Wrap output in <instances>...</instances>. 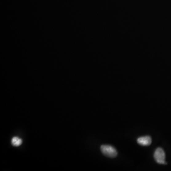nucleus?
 Returning <instances> with one entry per match:
<instances>
[{"label": "nucleus", "mask_w": 171, "mask_h": 171, "mask_svg": "<svg viewBox=\"0 0 171 171\" xmlns=\"http://www.w3.org/2000/svg\"><path fill=\"white\" fill-rule=\"evenodd\" d=\"M101 151L105 156L110 158H114L117 157V152L115 147L109 145H101Z\"/></svg>", "instance_id": "nucleus-1"}, {"label": "nucleus", "mask_w": 171, "mask_h": 171, "mask_svg": "<svg viewBox=\"0 0 171 171\" xmlns=\"http://www.w3.org/2000/svg\"><path fill=\"white\" fill-rule=\"evenodd\" d=\"M154 159L157 163L159 164H166L165 159V154L164 150L161 147H158L156 149L154 153Z\"/></svg>", "instance_id": "nucleus-2"}, {"label": "nucleus", "mask_w": 171, "mask_h": 171, "mask_svg": "<svg viewBox=\"0 0 171 171\" xmlns=\"http://www.w3.org/2000/svg\"><path fill=\"white\" fill-rule=\"evenodd\" d=\"M137 142L140 145L143 146H148L150 145L152 143V139L150 136H145L140 137L137 140Z\"/></svg>", "instance_id": "nucleus-3"}, {"label": "nucleus", "mask_w": 171, "mask_h": 171, "mask_svg": "<svg viewBox=\"0 0 171 171\" xmlns=\"http://www.w3.org/2000/svg\"><path fill=\"white\" fill-rule=\"evenodd\" d=\"M12 145L14 146H19L22 144V140L18 137H14L11 141Z\"/></svg>", "instance_id": "nucleus-4"}]
</instances>
